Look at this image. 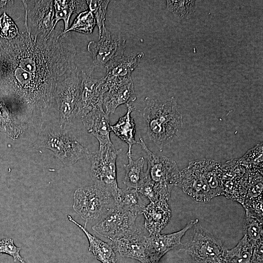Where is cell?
<instances>
[{
  "instance_id": "6da1fadb",
  "label": "cell",
  "mask_w": 263,
  "mask_h": 263,
  "mask_svg": "<svg viewBox=\"0 0 263 263\" xmlns=\"http://www.w3.org/2000/svg\"><path fill=\"white\" fill-rule=\"evenodd\" d=\"M76 53L71 35L60 26L37 40L26 31L0 38V97L20 122L42 127L56 105L58 82L77 68Z\"/></svg>"
},
{
  "instance_id": "7a4b0ae2",
  "label": "cell",
  "mask_w": 263,
  "mask_h": 263,
  "mask_svg": "<svg viewBox=\"0 0 263 263\" xmlns=\"http://www.w3.org/2000/svg\"><path fill=\"white\" fill-rule=\"evenodd\" d=\"M143 116L150 139L158 146L171 143L183 126V116L174 97L163 101L145 98Z\"/></svg>"
},
{
  "instance_id": "3957f363",
  "label": "cell",
  "mask_w": 263,
  "mask_h": 263,
  "mask_svg": "<svg viewBox=\"0 0 263 263\" xmlns=\"http://www.w3.org/2000/svg\"><path fill=\"white\" fill-rule=\"evenodd\" d=\"M139 144L147 157L145 180L151 184L160 200L168 201L173 186H177L179 179L180 171L176 163L165 156L150 151L142 138Z\"/></svg>"
},
{
  "instance_id": "277c9868",
  "label": "cell",
  "mask_w": 263,
  "mask_h": 263,
  "mask_svg": "<svg viewBox=\"0 0 263 263\" xmlns=\"http://www.w3.org/2000/svg\"><path fill=\"white\" fill-rule=\"evenodd\" d=\"M61 127L46 126L39 132L37 145L52 150L67 166H71L90 151L81 145L76 137Z\"/></svg>"
},
{
  "instance_id": "5b68a950",
  "label": "cell",
  "mask_w": 263,
  "mask_h": 263,
  "mask_svg": "<svg viewBox=\"0 0 263 263\" xmlns=\"http://www.w3.org/2000/svg\"><path fill=\"white\" fill-rule=\"evenodd\" d=\"M121 149H116L113 143L99 146L98 150L90 152V175L94 184L108 192L113 199L117 196L119 188L116 179V160Z\"/></svg>"
},
{
  "instance_id": "8992f818",
  "label": "cell",
  "mask_w": 263,
  "mask_h": 263,
  "mask_svg": "<svg viewBox=\"0 0 263 263\" xmlns=\"http://www.w3.org/2000/svg\"><path fill=\"white\" fill-rule=\"evenodd\" d=\"M112 201L113 198L109 192L94 185L75 190L73 207L87 222L104 214L113 205Z\"/></svg>"
},
{
  "instance_id": "52a82bcc",
  "label": "cell",
  "mask_w": 263,
  "mask_h": 263,
  "mask_svg": "<svg viewBox=\"0 0 263 263\" xmlns=\"http://www.w3.org/2000/svg\"><path fill=\"white\" fill-rule=\"evenodd\" d=\"M81 82V78L77 68L56 85L55 100L59 113L60 127L62 129H65L72 120L76 118Z\"/></svg>"
},
{
  "instance_id": "ba28073f",
  "label": "cell",
  "mask_w": 263,
  "mask_h": 263,
  "mask_svg": "<svg viewBox=\"0 0 263 263\" xmlns=\"http://www.w3.org/2000/svg\"><path fill=\"white\" fill-rule=\"evenodd\" d=\"M137 216L113 204L92 229L111 240L118 239L140 229L135 225Z\"/></svg>"
},
{
  "instance_id": "9c48e42d",
  "label": "cell",
  "mask_w": 263,
  "mask_h": 263,
  "mask_svg": "<svg viewBox=\"0 0 263 263\" xmlns=\"http://www.w3.org/2000/svg\"><path fill=\"white\" fill-rule=\"evenodd\" d=\"M197 263H226L225 248L221 241L202 227H197L185 248Z\"/></svg>"
},
{
  "instance_id": "30bf717a",
  "label": "cell",
  "mask_w": 263,
  "mask_h": 263,
  "mask_svg": "<svg viewBox=\"0 0 263 263\" xmlns=\"http://www.w3.org/2000/svg\"><path fill=\"white\" fill-rule=\"evenodd\" d=\"M97 41L89 42L87 49L93 57V61L88 70L91 75L97 68L105 67L114 59L124 55L126 39L120 34L112 33L105 28Z\"/></svg>"
},
{
  "instance_id": "8fae6325",
  "label": "cell",
  "mask_w": 263,
  "mask_h": 263,
  "mask_svg": "<svg viewBox=\"0 0 263 263\" xmlns=\"http://www.w3.org/2000/svg\"><path fill=\"white\" fill-rule=\"evenodd\" d=\"M34 5L30 8L27 0H22L25 9V27L34 40L38 36L48 38L52 32L54 24L55 10L53 0H33Z\"/></svg>"
},
{
  "instance_id": "7c38bea8",
  "label": "cell",
  "mask_w": 263,
  "mask_h": 263,
  "mask_svg": "<svg viewBox=\"0 0 263 263\" xmlns=\"http://www.w3.org/2000/svg\"><path fill=\"white\" fill-rule=\"evenodd\" d=\"M205 159L189 162L180 171L177 186L199 202H207L212 198L205 171Z\"/></svg>"
},
{
  "instance_id": "4fadbf2b",
  "label": "cell",
  "mask_w": 263,
  "mask_h": 263,
  "mask_svg": "<svg viewBox=\"0 0 263 263\" xmlns=\"http://www.w3.org/2000/svg\"><path fill=\"white\" fill-rule=\"evenodd\" d=\"M222 195L243 203L249 185V172L238 159L221 164Z\"/></svg>"
},
{
  "instance_id": "5bb4252c",
  "label": "cell",
  "mask_w": 263,
  "mask_h": 263,
  "mask_svg": "<svg viewBox=\"0 0 263 263\" xmlns=\"http://www.w3.org/2000/svg\"><path fill=\"white\" fill-rule=\"evenodd\" d=\"M108 90L104 76L98 79L93 78L82 70L76 117L82 118L95 109L103 108V96Z\"/></svg>"
},
{
  "instance_id": "9a60e30c",
  "label": "cell",
  "mask_w": 263,
  "mask_h": 263,
  "mask_svg": "<svg viewBox=\"0 0 263 263\" xmlns=\"http://www.w3.org/2000/svg\"><path fill=\"white\" fill-rule=\"evenodd\" d=\"M198 222L197 219L191 220L184 228L172 233L146 236L145 256L147 263H158L166 253L181 244L186 232Z\"/></svg>"
},
{
  "instance_id": "2e32d148",
  "label": "cell",
  "mask_w": 263,
  "mask_h": 263,
  "mask_svg": "<svg viewBox=\"0 0 263 263\" xmlns=\"http://www.w3.org/2000/svg\"><path fill=\"white\" fill-rule=\"evenodd\" d=\"M106 82L108 90L103 96V106L107 114L113 113L119 106L136 100L132 77L120 79L106 80Z\"/></svg>"
},
{
  "instance_id": "e0dca14e",
  "label": "cell",
  "mask_w": 263,
  "mask_h": 263,
  "mask_svg": "<svg viewBox=\"0 0 263 263\" xmlns=\"http://www.w3.org/2000/svg\"><path fill=\"white\" fill-rule=\"evenodd\" d=\"M146 236L141 229L123 238L111 240L110 244L115 251L122 257L136 260L141 263H147L145 256Z\"/></svg>"
},
{
  "instance_id": "ac0fdd59",
  "label": "cell",
  "mask_w": 263,
  "mask_h": 263,
  "mask_svg": "<svg viewBox=\"0 0 263 263\" xmlns=\"http://www.w3.org/2000/svg\"><path fill=\"white\" fill-rule=\"evenodd\" d=\"M168 201L161 200L150 202L142 214L145 218L144 226L150 235H157L167 225L171 216Z\"/></svg>"
},
{
  "instance_id": "d6986e66",
  "label": "cell",
  "mask_w": 263,
  "mask_h": 263,
  "mask_svg": "<svg viewBox=\"0 0 263 263\" xmlns=\"http://www.w3.org/2000/svg\"><path fill=\"white\" fill-rule=\"evenodd\" d=\"M81 119L88 132L98 140L99 146L112 143L110 135L112 131L109 115L104 112L103 108L92 110Z\"/></svg>"
},
{
  "instance_id": "ffe728a7",
  "label": "cell",
  "mask_w": 263,
  "mask_h": 263,
  "mask_svg": "<svg viewBox=\"0 0 263 263\" xmlns=\"http://www.w3.org/2000/svg\"><path fill=\"white\" fill-rule=\"evenodd\" d=\"M263 246L254 245L245 236L225 252L226 263H263Z\"/></svg>"
},
{
  "instance_id": "44dd1931",
  "label": "cell",
  "mask_w": 263,
  "mask_h": 263,
  "mask_svg": "<svg viewBox=\"0 0 263 263\" xmlns=\"http://www.w3.org/2000/svg\"><path fill=\"white\" fill-rule=\"evenodd\" d=\"M144 55L143 52H138L128 56L123 55L112 61L105 67L106 69L105 79H120L131 77L132 72Z\"/></svg>"
},
{
  "instance_id": "7402d4cb",
  "label": "cell",
  "mask_w": 263,
  "mask_h": 263,
  "mask_svg": "<svg viewBox=\"0 0 263 263\" xmlns=\"http://www.w3.org/2000/svg\"><path fill=\"white\" fill-rule=\"evenodd\" d=\"M249 185L242 205L245 211L263 216V173L249 172Z\"/></svg>"
},
{
  "instance_id": "603a6c76",
  "label": "cell",
  "mask_w": 263,
  "mask_h": 263,
  "mask_svg": "<svg viewBox=\"0 0 263 263\" xmlns=\"http://www.w3.org/2000/svg\"><path fill=\"white\" fill-rule=\"evenodd\" d=\"M127 111L126 113L121 116L116 123L111 125V131L121 140L126 142L129 146L127 156H132V148L133 145L139 143L135 141V124L131 114L135 108L130 104H126Z\"/></svg>"
},
{
  "instance_id": "cb8c5ba5",
  "label": "cell",
  "mask_w": 263,
  "mask_h": 263,
  "mask_svg": "<svg viewBox=\"0 0 263 263\" xmlns=\"http://www.w3.org/2000/svg\"><path fill=\"white\" fill-rule=\"evenodd\" d=\"M68 219L80 229L86 235L89 243V250L94 257L102 263H116L115 251L110 243L105 242L89 233L85 227L78 224L70 216Z\"/></svg>"
},
{
  "instance_id": "d4e9b609",
  "label": "cell",
  "mask_w": 263,
  "mask_h": 263,
  "mask_svg": "<svg viewBox=\"0 0 263 263\" xmlns=\"http://www.w3.org/2000/svg\"><path fill=\"white\" fill-rule=\"evenodd\" d=\"M55 10L54 24L52 31L57 22L62 20L64 22L63 32L69 28V21L73 14H77L88 10L86 0H53Z\"/></svg>"
},
{
  "instance_id": "484cf974",
  "label": "cell",
  "mask_w": 263,
  "mask_h": 263,
  "mask_svg": "<svg viewBox=\"0 0 263 263\" xmlns=\"http://www.w3.org/2000/svg\"><path fill=\"white\" fill-rule=\"evenodd\" d=\"M139 194L135 189L119 188L117 195L113 199V204L136 215L142 214L146 205Z\"/></svg>"
},
{
  "instance_id": "4316f807",
  "label": "cell",
  "mask_w": 263,
  "mask_h": 263,
  "mask_svg": "<svg viewBox=\"0 0 263 263\" xmlns=\"http://www.w3.org/2000/svg\"><path fill=\"white\" fill-rule=\"evenodd\" d=\"M128 157L129 163L124 165L126 174L123 183L128 188L138 190L146 179V173L143 171L145 160L143 157L135 160L132 159V156Z\"/></svg>"
},
{
  "instance_id": "83f0119b",
  "label": "cell",
  "mask_w": 263,
  "mask_h": 263,
  "mask_svg": "<svg viewBox=\"0 0 263 263\" xmlns=\"http://www.w3.org/2000/svg\"><path fill=\"white\" fill-rule=\"evenodd\" d=\"M27 126L9 112L3 102H0V129L2 131L15 139L23 133Z\"/></svg>"
},
{
  "instance_id": "f1b7e54d",
  "label": "cell",
  "mask_w": 263,
  "mask_h": 263,
  "mask_svg": "<svg viewBox=\"0 0 263 263\" xmlns=\"http://www.w3.org/2000/svg\"><path fill=\"white\" fill-rule=\"evenodd\" d=\"M263 216L245 211L243 231L254 245L263 246Z\"/></svg>"
},
{
  "instance_id": "f546056e",
  "label": "cell",
  "mask_w": 263,
  "mask_h": 263,
  "mask_svg": "<svg viewBox=\"0 0 263 263\" xmlns=\"http://www.w3.org/2000/svg\"><path fill=\"white\" fill-rule=\"evenodd\" d=\"M205 171L213 198L222 195L221 164L211 159H205Z\"/></svg>"
},
{
  "instance_id": "4dcf8cb0",
  "label": "cell",
  "mask_w": 263,
  "mask_h": 263,
  "mask_svg": "<svg viewBox=\"0 0 263 263\" xmlns=\"http://www.w3.org/2000/svg\"><path fill=\"white\" fill-rule=\"evenodd\" d=\"M263 143H261L248 150L238 159L239 161L249 172L263 173Z\"/></svg>"
},
{
  "instance_id": "1f68e13d",
  "label": "cell",
  "mask_w": 263,
  "mask_h": 263,
  "mask_svg": "<svg viewBox=\"0 0 263 263\" xmlns=\"http://www.w3.org/2000/svg\"><path fill=\"white\" fill-rule=\"evenodd\" d=\"M96 25L93 13L88 10L79 13L71 26L64 33L74 31L80 33L91 34Z\"/></svg>"
},
{
  "instance_id": "d6a6232c",
  "label": "cell",
  "mask_w": 263,
  "mask_h": 263,
  "mask_svg": "<svg viewBox=\"0 0 263 263\" xmlns=\"http://www.w3.org/2000/svg\"><path fill=\"white\" fill-rule=\"evenodd\" d=\"M167 9L181 19L189 18L195 11V0H167Z\"/></svg>"
},
{
  "instance_id": "836d02e7",
  "label": "cell",
  "mask_w": 263,
  "mask_h": 263,
  "mask_svg": "<svg viewBox=\"0 0 263 263\" xmlns=\"http://www.w3.org/2000/svg\"><path fill=\"white\" fill-rule=\"evenodd\" d=\"M110 0H86L88 9L93 13L98 28L99 37L105 28V20Z\"/></svg>"
},
{
  "instance_id": "e575fe53",
  "label": "cell",
  "mask_w": 263,
  "mask_h": 263,
  "mask_svg": "<svg viewBox=\"0 0 263 263\" xmlns=\"http://www.w3.org/2000/svg\"><path fill=\"white\" fill-rule=\"evenodd\" d=\"M19 32L12 19L4 12L0 16V38L10 40L15 38Z\"/></svg>"
},
{
  "instance_id": "d590c367",
  "label": "cell",
  "mask_w": 263,
  "mask_h": 263,
  "mask_svg": "<svg viewBox=\"0 0 263 263\" xmlns=\"http://www.w3.org/2000/svg\"><path fill=\"white\" fill-rule=\"evenodd\" d=\"M20 247H17L11 238H6L0 240V254H6L13 257L14 261H19L26 263L19 254Z\"/></svg>"
},
{
  "instance_id": "8d00e7d4",
  "label": "cell",
  "mask_w": 263,
  "mask_h": 263,
  "mask_svg": "<svg viewBox=\"0 0 263 263\" xmlns=\"http://www.w3.org/2000/svg\"><path fill=\"white\" fill-rule=\"evenodd\" d=\"M8 0H0V8L6 6V4L9 2Z\"/></svg>"
}]
</instances>
